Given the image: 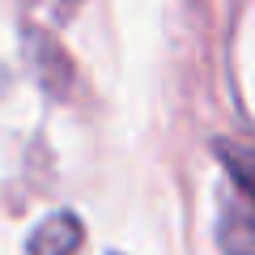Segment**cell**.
<instances>
[{"label": "cell", "instance_id": "obj_1", "mask_svg": "<svg viewBox=\"0 0 255 255\" xmlns=\"http://www.w3.org/2000/svg\"><path fill=\"white\" fill-rule=\"evenodd\" d=\"M77 243H81V226H77V217L68 221L64 238H55V217H51L34 238H30V255H73Z\"/></svg>", "mask_w": 255, "mask_h": 255}]
</instances>
